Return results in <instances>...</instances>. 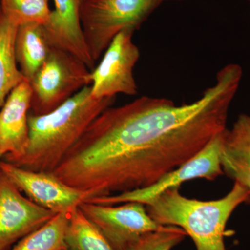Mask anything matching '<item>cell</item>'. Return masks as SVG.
Returning <instances> with one entry per match:
<instances>
[{
	"label": "cell",
	"mask_w": 250,
	"mask_h": 250,
	"mask_svg": "<svg viewBox=\"0 0 250 250\" xmlns=\"http://www.w3.org/2000/svg\"><path fill=\"white\" fill-rule=\"evenodd\" d=\"M241 81L235 69L224 67L215 84L192 103L143 96L110 106L90 123L53 174L90 199L149 187L226 129Z\"/></svg>",
	"instance_id": "6da1fadb"
},
{
	"label": "cell",
	"mask_w": 250,
	"mask_h": 250,
	"mask_svg": "<svg viewBox=\"0 0 250 250\" xmlns=\"http://www.w3.org/2000/svg\"><path fill=\"white\" fill-rule=\"evenodd\" d=\"M115 98L96 99L90 85L43 115L29 113V142L24 155L11 164L34 172H53L90 123Z\"/></svg>",
	"instance_id": "7a4b0ae2"
},
{
	"label": "cell",
	"mask_w": 250,
	"mask_h": 250,
	"mask_svg": "<svg viewBox=\"0 0 250 250\" xmlns=\"http://www.w3.org/2000/svg\"><path fill=\"white\" fill-rule=\"evenodd\" d=\"M179 188L164 192L146 205L149 216L159 225L182 229L197 250H226L227 224L240 205L250 201V190L234 182L225 197L202 201L183 196Z\"/></svg>",
	"instance_id": "3957f363"
},
{
	"label": "cell",
	"mask_w": 250,
	"mask_h": 250,
	"mask_svg": "<svg viewBox=\"0 0 250 250\" xmlns=\"http://www.w3.org/2000/svg\"><path fill=\"white\" fill-rule=\"evenodd\" d=\"M163 0H82L80 20L87 48L94 62L113 39L126 29L136 31Z\"/></svg>",
	"instance_id": "277c9868"
},
{
	"label": "cell",
	"mask_w": 250,
	"mask_h": 250,
	"mask_svg": "<svg viewBox=\"0 0 250 250\" xmlns=\"http://www.w3.org/2000/svg\"><path fill=\"white\" fill-rule=\"evenodd\" d=\"M89 69L67 51L52 46L32 80L31 114L54 111L85 86L90 85Z\"/></svg>",
	"instance_id": "5b68a950"
},
{
	"label": "cell",
	"mask_w": 250,
	"mask_h": 250,
	"mask_svg": "<svg viewBox=\"0 0 250 250\" xmlns=\"http://www.w3.org/2000/svg\"><path fill=\"white\" fill-rule=\"evenodd\" d=\"M223 132L217 135L202 150L187 162L166 174L152 185L131 191L94 197L87 202L104 205H116L134 202L146 206L164 192L179 188L181 184L187 181L195 179L214 180L224 174L220 159Z\"/></svg>",
	"instance_id": "8992f818"
},
{
	"label": "cell",
	"mask_w": 250,
	"mask_h": 250,
	"mask_svg": "<svg viewBox=\"0 0 250 250\" xmlns=\"http://www.w3.org/2000/svg\"><path fill=\"white\" fill-rule=\"evenodd\" d=\"M79 207L115 250H127L144 235L165 226L154 221L139 202L116 206L85 202Z\"/></svg>",
	"instance_id": "52a82bcc"
},
{
	"label": "cell",
	"mask_w": 250,
	"mask_h": 250,
	"mask_svg": "<svg viewBox=\"0 0 250 250\" xmlns=\"http://www.w3.org/2000/svg\"><path fill=\"white\" fill-rule=\"evenodd\" d=\"M135 31L126 29L113 39L98 66L90 73L91 95L96 99L115 98L118 94L136 95L134 77L140 50L132 41Z\"/></svg>",
	"instance_id": "ba28073f"
},
{
	"label": "cell",
	"mask_w": 250,
	"mask_h": 250,
	"mask_svg": "<svg viewBox=\"0 0 250 250\" xmlns=\"http://www.w3.org/2000/svg\"><path fill=\"white\" fill-rule=\"evenodd\" d=\"M0 172L28 198L54 213H70L91 197L88 192L70 187L52 172H34L0 161Z\"/></svg>",
	"instance_id": "9c48e42d"
},
{
	"label": "cell",
	"mask_w": 250,
	"mask_h": 250,
	"mask_svg": "<svg viewBox=\"0 0 250 250\" xmlns=\"http://www.w3.org/2000/svg\"><path fill=\"white\" fill-rule=\"evenodd\" d=\"M57 213L22 195L0 172V250L15 243L47 223Z\"/></svg>",
	"instance_id": "30bf717a"
},
{
	"label": "cell",
	"mask_w": 250,
	"mask_h": 250,
	"mask_svg": "<svg viewBox=\"0 0 250 250\" xmlns=\"http://www.w3.org/2000/svg\"><path fill=\"white\" fill-rule=\"evenodd\" d=\"M31 94L30 83L24 80L10 93L0 108V154L7 162L17 160L27 149Z\"/></svg>",
	"instance_id": "8fae6325"
},
{
	"label": "cell",
	"mask_w": 250,
	"mask_h": 250,
	"mask_svg": "<svg viewBox=\"0 0 250 250\" xmlns=\"http://www.w3.org/2000/svg\"><path fill=\"white\" fill-rule=\"evenodd\" d=\"M82 1V0H53L54 9L43 27L52 46L75 56L89 70H93L95 62L87 48L81 24Z\"/></svg>",
	"instance_id": "7c38bea8"
},
{
	"label": "cell",
	"mask_w": 250,
	"mask_h": 250,
	"mask_svg": "<svg viewBox=\"0 0 250 250\" xmlns=\"http://www.w3.org/2000/svg\"><path fill=\"white\" fill-rule=\"evenodd\" d=\"M220 164L224 174L250 192V114H241L222 133Z\"/></svg>",
	"instance_id": "4fadbf2b"
},
{
	"label": "cell",
	"mask_w": 250,
	"mask_h": 250,
	"mask_svg": "<svg viewBox=\"0 0 250 250\" xmlns=\"http://www.w3.org/2000/svg\"><path fill=\"white\" fill-rule=\"evenodd\" d=\"M52 47L43 25L30 23L18 27L15 41L16 61L28 82L32 80L45 62Z\"/></svg>",
	"instance_id": "5bb4252c"
},
{
	"label": "cell",
	"mask_w": 250,
	"mask_h": 250,
	"mask_svg": "<svg viewBox=\"0 0 250 250\" xmlns=\"http://www.w3.org/2000/svg\"><path fill=\"white\" fill-rule=\"evenodd\" d=\"M18 27L5 17L0 9V108L10 93L25 80L18 67L15 52Z\"/></svg>",
	"instance_id": "9a60e30c"
},
{
	"label": "cell",
	"mask_w": 250,
	"mask_h": 250,
	"mask_svg": "<svg viewBox=\"0 0 250 250\" xmlns=\"http://www.w3.org/2000/svg\"><path fill=\"white\" fill-rule=\"evenodd\" d=\"M68 221L69 213H57L10 250H67L65 235Z\"/></svg>",
	"instance_id": "2e32d148"
},
{
	"label": "cell",
	"mask_w": 250,
	"mask_h": 250,
	"mask_svg": "<svg viewBox=\"0 0 250 250\" xmlns=\"http://www.w3.org/2000/svg\"><path fill=\"white\" fill-rule=\"evenodd\" d=\"M65 242L67 250H115L80 207L69 213Z\"/></svg>",
	"instance_id": "e0dca14e"
},
{
	"label": "cell",
	"mask_w": 250,
	"mask_h": 250,
	"mask_svg": "<svg viewBox=\"0 0 250 250\" xmlns=\"http://www.w3.org/2000/svg\"><path fill=\"white\" fill-rule=\"evenodd\" d=\"M49 0H0L1 12L10 22L16 26L25 24L45 26L52 9Z\"/></svg>",
	"instance_id": "ac0fdd59"
},
{
	"label": "cell",
	"mask_w": 250,
	"mask_h": 250,
	"mask_svg": "<svg viewBox=\"0 0 250 250\" xmlns=\"http://www.w3.org/2000/svg\"><path fill=\"white\" fill-rule=\"evenodd\" d=\"M187 236L182 229L164 226L158 231L144 235L127 250H172Z\"/></svg>",
	"instance_id": "d6986e66"
},
{
	"label": "cell",
	"mask_w": 250,
	"mask_h": 250,
	"mask_svg": "<svg viewBox=\"0 0 250 250\" xmlns=\"http://www.w3.org/2000/svg\"><path fill=\"white\" fill-rule=\"evenodd\" d=\"M163 1H182V0H163Z\"/></svg>",
	"instance_id": "ffe728a7"
},
{
	"label": "cell",
	"mask_w": 250,
	"mask_h": 250,
	"mask_svg": "<svg viewBox=\"0 0 250 250\" xmlns=\"http://www.w3.org/2000/svg\"><path fill=\"white\" fill-rule=\"evenodd\" d=\"M1 157H3V156H2V155H1V154H0V159H1ZM0 161H1V160H0Z\"/></svg>",
	"instance_id": "44dd1931"
},
{
	"label": "cell",
	"mask_w": 250,
	"mask_h": 250,
	"mask_svg": "<svg viewBox=\"0 0 250 250\" xmlns=\"http://www.w3.org/2000/svg\"><path fill=\"white\" fill-rule=\"evenodd\" d=\"M248 1H249V2H250V0H248Z\"/></svg>",
	"instance_id": "7402d4cb"
}]
</instances>
